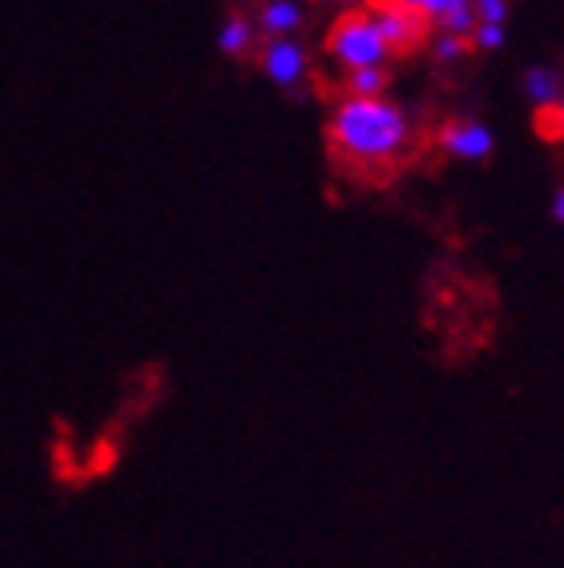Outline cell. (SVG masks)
<instances>
[{
    "label": "cell",
    "mask_w": 564,
    "mask_h": 568,
    "mask_svg": "<svg viewBox=\"0 0 564 568\" xmlns=\"http://www.w3.org/2000/svg\"><path fill=\"white\" fill-rule=\"evenodd\" d=\"M262 73L271 77L274 85L294 89L306 77V53L291 37H271L266 49H262Z\"/></svg>",
    "instance_id": "5"
},
{
    "label": "cell",
    "mask_w": 564,
    "mask_h": 568,
    "mask_svg": "<svg viewBox=\"0 0 564 568\" xmlns=\"http://www.w3.org/2000/svg\"><path fill=\"white\" fill-rule=\"evenodd\" d=\"M476 12H480V21L504 24L508 21V0H476Z\"/></svg>",
    "instance_id": "12"
},
{
    "label": "cell",
    "mask_w": 564,
    "mask_h": 568,
    "mask_svg": "<svg viewBox=\"0 0 564 568\" xmlns=\"http://www.w3.org/2000/svg\"><path fill=\"white\" fill-rule=\"evenodd\" d=\"M326 133H331V153L359 174L395 170L412 145V125H407L400 105H391L387 98L348 93L339 101V110L331 113Z\"/></svg>",
    "instance_id": "1"
},
{
    "label": "cell",
    "mask_w": 564,
    "mask_h": 568,
    "mask_svg": "<svg viewBox=\"0 0 564 568\" xmlns=\"http://www.w3.org/2000/svg\"><path fill=\"white\" fill-rule=\"evenodd\" d=\"M553 219H556V222H561V226H564V186L556 190V197H553Z\"/></svg>",
    "instance_id": "13"
},
{
    "label": "cell",
    "mask_w": 564,
    "mask_h": 568,
    "mask_svg": "<svg viewBox=\"0 0 564 568\" xmlns=\"http://www.w3.org/2000/svg\"><path fill=\"white\" fill-rule=\"evenodd\" d=\"M259 24L271 37H294L299 29H303V9H299L294 0H266Z\"/></svg>",
    "instance_id": "6"
},
{
    "label": "cell",
    "mask_w": 564,
    "mask_h": 568,
    "mask_svg": "<svg viewBox=\"0 0 564 568\" xmlns=\"http://www.w3.org/2000/svg\"><path fill=\"white\" fill-rule=\"evenodd\" d=\"M371 9H375V21H380L383 37H387L391 53H415L427 41V33H432V21L423 12L400 4V0H375Z\"/></svg>",
    "instance_id": "3"
},
{
    "label": "cell",
    "mask_w": 564,
    "mask_h": 568,
    "mask_svg": "<svg viewBox=\"0 0 564 568\" xmlns=\"http://www.w3.org/2000/svg\"><path fill=\"white\" fill-rule=\"evenodd\" d=\"M472 41H476L480 49H500V44H504V24H496V21H480V24H476V33H472Z\"/></svg>",
    "instance_id": "11"
},
{
    "label": "cell",
    "mask_w": 564,
    "mask_h": 568,
    "mask_svg": "<svg viewBox=\"0 0 564 568\" xmlns=\"http://www.w3.org/2000/svg\"><path fill=\"white\" fill-rule=\"evenodd\" d=\"M383 89H387V73H383V65L348 73V93H355V98H383Z\"/></svg>",
    "instance_id": "10"
},
{
    "label": "cell",
    "mask_w": 564,
    "mask_h": 568,
    "mask_svg": "<svg viewBox=\"0 0 564 568\" xmlns=\"http://www.w3.org/2000/svg\"><path fill=\"white\" fill-rule=\"evenodd\" d=\"M326 53L335 57L339 65L355 73V69H371V65H387L391 57V44L383 37L380 21H375V12H343L335 24H331V33H326Z\"/></svg>",
    "instance_id": "2"
},
{
    "label": "cell",
    "mask_w": 564,
    "mask_h": 568,
    "mask_svg": "<svg viewBox=\"0 0 564 568\" xmlns=\"http://www.w3.org/2000/svg\"><path fill=\"white\" fill-rule=\"evenodd\" d=\"M435 142H440L444 153L460 158V162H484L492 153V130L472 118H460V121H447L444 130L435 133Z\"/></svg>",
    "instance_id": "4"
},
{
    "label": "cell",
    "mask_w": 564,
    "mask_h": 568,
    "mask_svg": "<svg viewBox=\"0 0 564 568\" xmlns=\"http://www.w3.org/2000/svg\"><path fill=\"white\" fill-rule=\"evenodd\" d=\"M524 93H528L536 105H556V101H561V77L544 65L528 69V77H524Z\"/></svg>",
    "instance_id": "8"
},
{
    "label": "cell",
    "mask_w": 564,
    "mask_h": 568,
    "mask_svg": "<svg viewBox=\"0 0 564 568\" xmlns=\"http://www.w3.org/2000/svg\"><path fill=\"white\" fill-rule=\"evenodd\" d=\"M218 49L226 57H246L250 49H254V24L246 21V17H226L222 21V29H218Z\"/></svg>",
    "instance_id": "7"
},
{
    "label": "cell",
    "mask_w": 564,
    "mask_h": 568,
    "mask_svg": "<svg viewBox=\"0 0 564 568\" xmlns=\"http://www.w3.org/2000/svg\"><path fill=\"white\" fill-rule=\"evenodd\" d=\"M472 37H460V33H447V29H440V33L432 37V53L435 61H444V65H456V61H464L467 53H472Z\"/></svg>",
    "instance_id": "9"
}]
</instances>
